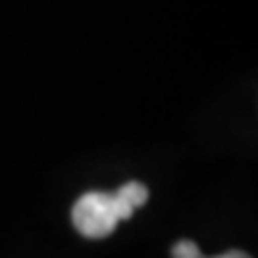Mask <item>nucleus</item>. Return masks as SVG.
<instances>
[{
	"label": "nucleus",
	"instance_id": "nucleus-1",
	"mask_svg": "<svg viewBox=\"0 0 258 258\" xmlns=\"http://www.w3.org/2000/svg\"><path fill=\"white\" fill-rule=\"evenodd\" d=\"M135 214L132 203L124 198L121 190L116 192H85L72 208V221L79 234L90 240L108 237L116 224Z\"/></svg>",
	"mask_w": 258,
	"mask_h": 258
},
{
	"label": "nucleus",
	"instance_id": "nucleus-2",
	"mask_svg": "<svg viewBox=\"0 0 258 258\" xmlns=\"http://www.w3.org/2000/svg\"><path fill=\"white\" fill-rule=\"evenodd\" d=\"M171 258H201V248L192 240H179L171 248Z\"/></svg>",
	"mask_w": 258,
	"mask_h": 258
},
{
	"label": "nucleus",
	"instance_id": "nucleus-3",
	"mask_svg": "<svg viewBox=\"0 0 258 258\" xmlns=\"http://www.w3.org/2000/svg\"><path fill=\"white\" fill-rule=\"evenodd\" d=\"M216 258H250V255L242 253V250H227L224 255H216Z\"/></svg>",
	"mask_w": 258,
	"mask_h": 258
}]
</instances>
